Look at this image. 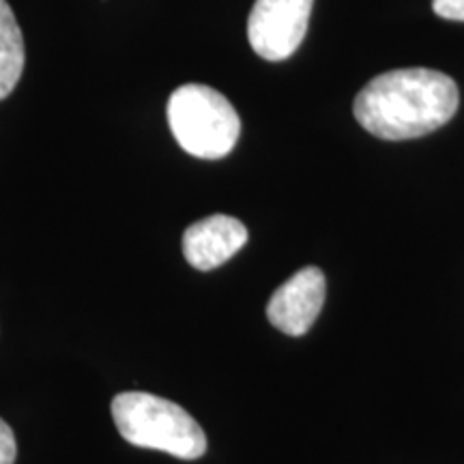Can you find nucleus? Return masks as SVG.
Masks as SVG:
<instances>
[{"mask_svg":"<svg viewBox=\"0 0 464 464\" xmlns=\"http://www.w3.org/2000/svg\"><path fill=\"white\" fill-rule=\"evenodd\" d=\"M314 0H256L247 20V37L265 61H284L304 42Z\"/></svg>","mask_w":464,"mask_h":464,"instance_id":"4","label":"nucleus"},{"mask_svg":"<svg viewBox=\"0 0 464 464\" xmlns=\"http://www.w3.org/2000/svg\"><path fill=\"white\" fill-rule=\"evenodd\" d=\"M247 243V228L237 218L208 216L183 232V254L198 271L222 266Z\"/></svg>","mask_w":464,"mask_h":464,"instance_id":"6","label":"nucleus"},{"mask_svg":"<svg viewBox=\"0 0 464 464\" xmlns=\"http://www.w3.org/2000/svg\"><path fill=\"white\" fill-rule=\"evenodd\" d=\"M112 417L121 437L136 448L166 451L181 460H196L207 451L205 430L172 400L144 392L119 393Z\"/></svg>","mask_w":464,"mask_h":464,"instance_id":"2","label":"nucleus"},{"mask_svg":"<svg viewBox=\"0 0 464 464\" xmlns=\"http://www.w3.org/2000/svg\"><path fill=\"white\" fill-rule=\"evenodd\" d=\"M458 102V86L448 73L426 67L392 69L359 91L355 119L382 140H411L448 125Z\"/></svg>","mask_w":464,"mask_h":464,"instance_id":"1","label":"nucleus"},{"mask_svg":"<svg viewBox=\"0 0 464 464\" xmlns=\"http://www.w3.org/2000/svg\"><path fill=\"white\" fill-rule=\"evenodd\" d=\"M17 456V443L14 430L0 420V464H14Z\"/></svg>","mask_w":464,"mask_h":464,"instance_id":"8","label":"nucleus"},{"mask_svg":"<svg viewBox=\"0 0 464 464\" xmlns=\"http://www.w3.org/2000/svg\"><path fill=\"white\" fill-rule=\"evenodd\" d=\"M324 290L327 280L323 271L318 266H305L271 295L266 304V318L286 335H304L321 314Z\"/></svg>","mask_w":464,"mask_h":464,"instance_id":"5","label":"nucleus"},{"mask_svg":"<svg viewBox=\"0 0 464 464\" xmlns=\"http://www.w3.org/2000/svg\"><path fill=\"white\" fill-rule=\"evenodd\" d=\"M26 50L20 24L7 0H0V100L11 95L24 72Z\"/></svg>","mask_w":464,"mask_h":464,"instance_id":"7","label":"nucleus"},{"mask_svg":"<svg viewBox=\"0 0 464 464\" xmlns=\"http://www.w3.org/2000/svg\"><path fill=\"white\" fill-rule=\"evenodd\" d=\"M432 9L443 20L464 22V0H432Z\"/></svg>","mask_w":464,"mask_h":464,"instance_id":"9","label":"nucleus"},{"mask_svg":"<svg viewBox=\"0 0 464 464\" xmlns=\"http://www.w3.org/2000/svg\"><path fill=\"white\" fill-rule=\"evenodd\" d=\"M168 123L185 153L222 160L235 149L241 119L222 92L207 84H183L168 100Z\"/></svg>","mask_w":464,"mask_h":464,"instance_id":"3","label":"nucleus"}]
</instances>
